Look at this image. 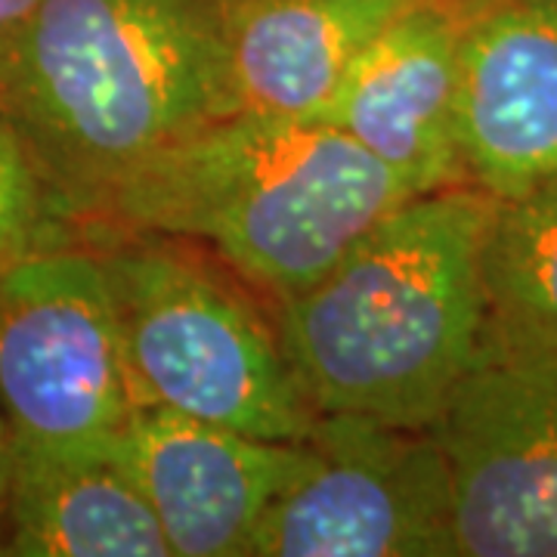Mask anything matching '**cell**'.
<instances>
[{
    "mask_svg": "<svg viewBox=\"0 0 557 557\" xmlns=\"http://www.w3.org/2000/svg\"><path fill=\"white\" fill-rule=\"evenodd\" d=\"M458 156L490 199L557 180V0H461Z\"/></svg>",
    "mask_w": 557,
    "mask_h": 557,
    "instance_id": "obj_9",
    "label": "cell"
},
{
    "mask_svg": "<svg viewBox=\"0 0 557 557\" xmlns=\"http://www.w3.org/2000/svg\"><path fill=\"white\" fill-rule=\"evenodd\" d=\"M458 40L461 0H412L359 50L317 115L379 159L409 196L465 183Z\"/></svg>",
    "mask_w": 557,
    "mask_h": 557,
    "instance_id": "obj_10",
    "label": "cell"
},
{
    "mask_svg": "<svg viewBox=\"0 0 557 557\" xmlns=\"http://www.w3.org/2000/svg\"><path fill=\"white\" fill-rule=\"evenodd\" d=\"M478 270V362H557V180L490 199Z\"/></svg>",
    "mask_w": 557,
    "mask_h": 557,
    "instance_id": "obj_13",
    "label": "cell"
},
{
    "mask_svg": "<svg viewBox=\"0 0 557 557\" xmlns=\"http://www.w3.org/2000/svg\"><path fill=\"white\" fill-rule=\"evenodd\" d=\"M412 0H230L226 60L239 112L310 119L359 50Z\"/></svg>",
    "mask_w": 557,
    "mask_h": 557,
    "instance_id": "obj_11",
    "label": "cell"
},
{
    "mask_svg": "<svg viewBox=\"0 0 557 557\" xmlns=\"http://www.w3.org/2000/svg\"><path fill=\"white\" fill-rule=\"evenodd\" d=\"M458 557H557V362H478L431 424Z\"/></svg>",
    "mask_w": 557,
    "mask_h": 557,
    "instance_id": "obj_7",
    "label": "cell"
},
{
    "mask_svg": "<svg viewBox=\"0 0 557 557\" xmlns=\"http://www.w3.org/2000/svg\"><path fill=\"white\" fill-rule=\"evenodd\" d=\"M171 557H248L260 518L310 468V443H276L137 403L112 443Z\"/></svg>",
    "mask_w": 557,
    "mask_h": 557,
    "instance_id": "obj_8",
    "label": "cell"
},
{
    "mask_svg": "<svg viewBox=\"0 0 557 557\" xmlns=\"http://www.w3.org/2000/svg\"><path fill=\"white\" fill-rule=\"evenodd\" d=\"M69 242L84 239L57 211L38 164L0 106V270L32 251Z\"/></svg>",
    "mask_w": 557,
    "mask_h": 557,
    "instance_id": "obj_14",
    "label": "cell"
},
{
    "mask_svg": "<svg viewBox=\"0 0 557 557\" xmlns=\"http://www.w3.org/2000/svg\"><path fill=\"white\" fill-rule=\"evenodd\" d=\"M0 555H3V548H0Z\"/></svg>",
    "mask_w": 557,
    "mask_h": 557,
    "instance_id": "obj_17",
    "label": "cell"
},
{
    "mask_svg": "<svg viewBox=\"0 0 557 557\" xmlns=\"http://www.w3.org/2000/svg\"><path fill=\"white\" fill-rule=\"evenodd\" d=\"M406 199L399 180L335 127L236 112L139 164L84 242L146 233L201 245L276 307Z\"/></svg>",
    "mask_w": 557,
    "mask_h": 557,
    "instance_id": "obj_3",
    "label": "cell"
},
{
    "mask_svg": "<svg viewBox=\"0 0 557 557\" xmlns=\"http://www.w3.org/2000/svg\"><path fill=\"white\" fill-rule=\"evenodd\" d=\"M40 0H0V35L10 32L13 25H20Z\"/></svg>",
    "mask_w": 557,
    "mask_h": 557,
    "instance_id": "obj_15",
    "label": "cell"
},
{
    "mask_svg": "<svg viewBox=\"0 0 557 557\" xmlns=\"http://www.w3.org/2000/svg\"><path fill=\"white\" fill-rule=\"evenodd\" d=\"M10 468H13V453H10V437H7V424L0 418V515H3V502H7V486H10Z\"/></svg>",
    "mask_w": 557,
    "mask_h": 557,
    "instance_id": "obj_16",
    "label": "cell"
},
{
    "mask_svg": "<svg viewBox=\"0 0 557 557\" xmlns=\"http://www.w3.org/2000/svg\"><path fill=\"white\" fill-rule=\"evenodd\" d=\"M134 406L97 248L69 242L0 270V418L10 453L106 456Z\"/></svg>",
    "mask_w": 557,
    "mask_h": 557,
    "instance_id": "obj_5",
    "label": "cell"
},
{
    "mask_svg": "<svg viewBox=\"0 0 557 557\" xmlns=\"http://www.w3.org/2000/svg\"><path fill=\"white\" fill-rule=\"evenodd\" d=\"M3 515L10 520L3 555L171 557L149 502L112 453H13Z\"/></svg>",
    "mask_w": 557,
    "mask_h": 557,
    "instance_id": "obj_12",
    "label": "cell"
},
{
    "mask_svg": "<svg viewBox=\"0 0 557 557\" xmlns=\"http://www.w3.org/2000/svg\"><path fill=\"white\" fill-rule=\"evenodd\" d=\"M230 0H40L0 35V106L81 239L139 164L239 112Z\"/></svg>",
    "mask_w": 557,
    "mask_h": 557,
    "instance_id": "obj_1",
    "label": "cell"
},
{
    "mask_svg": "<svg viewBox=\"0 0 557 557\" xmlns=\"http://www.w3.org/2000/svg\"><path fill=\"white\" fill-rule=\"evenodd\" d=\"M313 461L267 508L248 557H449L453 486L431 428L317 416Z\"/></svg>",
    "mask_w": 557,
    "mask_h": 557,
    "instance_id": "obj_6",
    "label": "cell"
},
{
    "mask_svg": "<svg viewBox=\"0 0 557 557\" xmlns=\"http://www.w3.org/2000/svg\"><path fill=\"white\" fill-rule=\"evenodd\" d=\"M490 196L458 183L379 220L298 298L278 344L317 416L431 428L480 350V236Z\"/></svg>",
    "mask_w": 557,
    "mask_h": 557,
    "instance_id": "obj_2",
    "label": "cell"
},
{
    "mask_svg": "<svg viewBox=\"0 0 557 557\" xmlns=\"http://www.w3.org/2000/svg\"><path fill=\"white\" fill-rule=\"evenodd\" d=\"M97 248L137 403L276 443H307L317 412L245 282L189 242L102 233Z\"/></svg>",
    "mask_w": 557,
    "mask_h": 557,
    "instance_id": "obj_4",
    "label": "cell"
}]
</instances>
